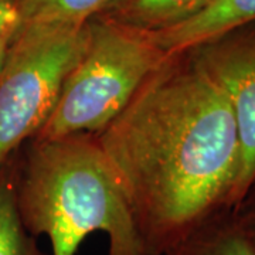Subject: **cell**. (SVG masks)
Returning a JSON list of instances; mask_svg holds the SVG:
<instances>
[{
    "label": "cell",
    "instance_id": "7",
    "mask_svg": "<svg viewBox=\"0 0 255 255\" xmlns=\"http://www.w3.org/2000/svg\"><path fill=\"white\" fill-rule=\"evenodd\" d=\"M163 255H255V236L240 210H227Z\"/></svg>",
    "mask_w": 255,
    "mask_h": 255
},
{
    "label": "cell",
    "instance_id": "3",
    "mask_svg": "<svg viewBox=\"0 0 255 255\" xmlns=\"http://www.w3.org/2000/svg\"><path fill=\"white\" fill-rule=\"evenodd\" d=\"M88 28L87 48L67 75L37 139L100 133L169 55L147 31L100 16Z\"/></svg>",
    "mask_w": 255,
    "mask_h": 255
},
{
    "label": "cell",
    "instance_id": "1",
    "mask_svg": "<svg viewBox=\"0 0 255 255\" xmlns=\"http://www.w3.org/2000/svg\"><path fill=\"white\" fill-rule=\"evenodd\" d=\"M146 255H163L230 209L240 167L227 100L189 51L169 54L95 135Z\"/></svg>",
    "mask_w": 255,
    "mask_h": 255
},
{
    "label": "cell",
    "instance_id": "6",
    "mask_svg": "<svg viewBox=\"0 0 255 255\" xmlns=\"http://www.w3.org/2000/svg\"><path fill=\"white\" fill-rule=\"evenodd\" d=\"M251 21H255V0H210L173 26L147 33L167 54H177Z\"/></svg>",
    "mask_w": 255,
    "mask_h": 255
},
{
    "label": "cell",
    "instance_id": "2",
    "mask_svg": "<svg viewBox=\"0 0 255 255\" xmlns=\"http://www.w3.org/2000/svg\"><path fill=\"white\" fill-rule=\"evenodd\" d=\"M20 217L51 255H75L92 233L108 237V255H146L135 220L98 139L77 133L31 139L16 170Z\"/></svg>",
    "mask_w": 255,
    "mask_h": 255
},
{
    "label": "cell",
    "instance_id": "10",
    "mask_svg": "<svg viewBox=\"0 0 255 255\" xmlns=\"http://www.w3.org/2000/svg\"><path fill=\"white\" fill-rule=\"evenodd\" d=\"M115 0H21V24L85 26L98 17Z\"/></svg>",
    "mask_w": 255,
    "mask_h": 255
},
{
    "label": "cell",
    "instance_id": "11",
    "mask_svg": "<svg viewBox=\"0 0 255 255\" xmlns=\"http://www.w3.org/2000/svg\"><path fill=\"white\" fill-rule=\"evenodd\" d=\"M20 1L0 0V67L20 27Z\"/></svg>",
    "mask_w": 255,
    "mask_h": 255
},
{
    "label": "cell",
    "instance_id": "9",
    "mask_svg": "<svg viewBox=\"0 0 255 255\" xmlns=\"http://www.w3.org/2000/svg\"><path fill=\"white\" fill-rule=\"evenodd\" d=\"M9 164L0 170V255H48L38 248L36 237L21 221L16 196V170L10 169Z\"/></svg>",
    "mask_w": 255,
    "mask_h": 255
},
{
    "label": "cell",
    "instance_id": "4",
    "mask_svg": "<svg viewBox=\"0 0 255 255\" xmlns=\"http://www.w3.org/2000/svg\"><path fill=\"white\" fill-rule=\"evenodd\" d=\"M88 37V23L18 27L0 67V170L46 125Z\"/></svg>",
    "mask_w": 255,
    "mask_h": 255
},
{
    "label": "cell",
    "instance_id": "8",
    "mask_svg": "<svg viewBox=\"0 0 255 255\" xmlns=\"http://www.w3.org/2000/svg\"><path fill=\"white\" fill-rule=\"evenodd\" d=\"M210 0H115L100 17L142 31L173 26L200 10Z\"/></svg>",
    "mask_w": 255,
    "mask_h": 255
},
{
    "label": "cell",
    "instance_id": "5",
    "mask_svg": "<svg viewBox=\"0 0 255 255\" xmlns=\"http://www.w3.org/2000/svg\"><path fill=\"white\" fill-rule=\"evenodd\" d=\"M187 51L224 95L236 121L240 167L230 209H238L255 183V21Z\"/></svg>",
    "mask_w": 255,
    "mask_h": 255
},
{
    "label": "cell",
    "instance_id": "12",
    "mask_svg": "<svg viewBox=\"0 0 255 255\" xmlns=\"http://www.w3.org/2000/svg\"><path fill=\"white\" fill-rule=\"evenodd\" d=\"M243 216L246 217L247 223L250 224V227H251V230H253V233H254V236H255V207L251 210V211L244 213Z\"/></svg>",
    "mask_w": 255,
    "mask_h": 255
}]
</instances>
